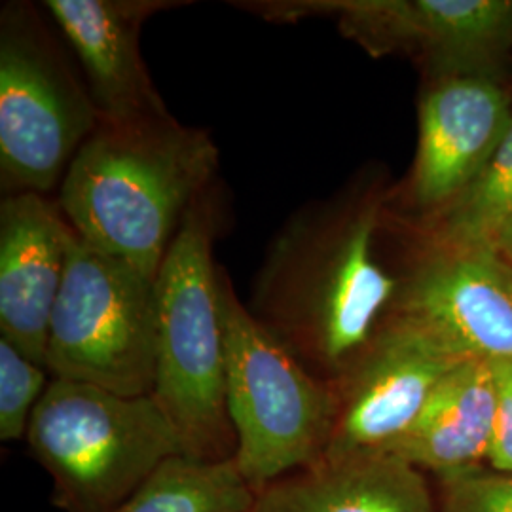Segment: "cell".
<instances>
[{
    "label": "cell",
    "instance_id": "6da1fadb",
    "mask_svg": "<svg viewBox=\"0 0 512 512\" xmlns=\"http://www.w3.org/2000/svg\"><path fill=\"white\" fill-rule=\"evenodd\" d=\"M382 192L296 209L270 241L247 308L332 389L391 323L401 275L378 256Z\"/></svg>",
    "mask_w": 512,
    "mask_h": 512
},
{
    "label": "cell",
    "instance_id": "7a4b0ae2",
    "mask_svg": "<svg viewBox=\"0 0 512 512\" xmlns=\"http://www.w3.org/2000/svg\"><path fill=\"white\" fill-rule=\"evenodd\" d=\"M211 135L169 114L99 120L59 186L74 232L101 251L158 277L184 215L215 184Z\"/></svg>",
    "mask_w": 512,
    "mask_h": 512
},
{
    "label": "cell",
    "instance_id": "3957f363",
    "mask_svg": "<svg viewBox=\"0 0 512 512\" xmlns=\"http://www.w3.org/2000/svg\"><path fill=\"white\" fill-rule=\"evenodd\" d=\"M219 188L184 215L156 277L158 349L152 399L177 431L186 458L224 463L236 454L226 404V342L220 308Z\"/></svg>",
    "mask_w": 512,
    "mask_h": 512
},
{
    "label": "cell",
    "instance_id": "277c9868",
    "mask_svg": "<svg viewBox=\"0 0 512 512\" xmlns=\"http://www.w3.org/2000/svg\"><path fill=\"white\" fill-rule=\"evenodd\" d=\"M31 454L63 512H110L137 494L183 444L152 399L52 378L29 423Z\"/></svg>",
    "mask_w": 512,
    "mask_h": 512
},
{
    "label": "cell",
    "instance_id": "5b68a950",
    "mask_svg": "<svg viewBox=\"0 0 512 512\" xmlns=\"http://www.w3.org/2000/svg\"><path fill=\"white\" fill-rule=\"evenodd\" d=\"M219 289L232 461L256 494L325 459L338 395L256 321L224 268Z\"/></svg>",
    "mask_w": 512,
    "mask_h": 512
},
{
    "label": "cell",
    "instance_id": "8992f818",
    "mask_svg": "<svg viewBox=\"0 0 512 512\" xmlns=\"http://www.w3.org/2000/svg\"><path fill=\"white\" fill-rule=\"evenodd\" d=\"M31 2L0 8L2 196H48L99 126V110L52 19Z\"/></svg>",
    "mask_w": 512,
    "mask_h": 512
},
{
    "label": "cell",
    "instance_id": "52a82bcc",
    "mask_svg": "<svg viewBox=\"0 0 512 512\" xmlns=\"http://www.w3.org/2000/svg\"><path fill=\"white\" fill-rule=\"evenodd\" d=\"M156 349V279L78 236L50 321V376L145 397Z\"/></svg>",
    "mask_w": 512,
    "mask_h": 512
},
{
    "label": "cell",
    "instance_id": "ba28073f",
    "mask_svg": "<svg viewBox=\"0 0 512 512\" xmlns=\"http://www.w3.org/2000/svg\"><path fill=\"white\" fill-rule=\"evenodd\" d=\"M238 8L272 23L330 16L368 54L414 55L433 80L488 74L512 46L511 0H275Z\"/></svg>",
    "mask_w": 512,
    "mask_h": 512
},
{
    "label": "cell",
    "instance_id": "9c48e42d",
    "mask_svg": "<svg viewBox=\"0 0 512 512\" xmlns=\"http://www.w3.org/2000/svg\"><path fill=\"white\" fill-rule=\"evenodd\" d=\"M395 315L461 361H512V262L495 245L418 239Z\"/></svg>",
    "mask_w": 512,
    "mask_h": 512
},
{
    "label": "cell",
    "instance_id": "30bf717a",
    "mask_svg": "<svg viewBox=\"0 0 512 512\" xmlns=\"http://www.w3.org/2000/svg\"><path fill=\"white\" fill-rule=\"evenodd\" d=\"M458 363L423 330L393 317L336 387L338 410L325 459L391 456Z\"/></svg>",
    "mask_w": 512,
    "mask_h": 512
},
{
    "label": "cell",
    "instance_id": "8fae6325",
    "mask_svg": "<svg viewBox=\"0 0 512 512\" xmlns=\"http://www.w3.org/2000/svg\"><path fill=\"white\" fill-rule=\"evenodd\" d=\"M511 99L490 74L435 78L421 95L416 160L406 198L420 217L461 196L501 143Z\"/></svg>",
    "mask_w": 512,
    "mask_h": 512
},
{
    "label": "cell",
    "instance_id": "7c38bea8",
    "mask_svg": "<svg viewBox=\"0 0 512 512\" xmlns=\"http://www.w3.org/2000/svg\"><path fill=\"white\" fill-rule=\"evenodd\" d=\"M78 234L59 203L23 192L0 203V338L46 368L55 302Z\"/></svg>",
    "mask_w": 512,
    "mask_h": 512
},
{
    "label": "cell",
    "instance_id": "4fadbf2b",
    "mask_svg": "<svg viewBox=\"0 0 512 512\" xmlns=\"http://www.w3.org/2000/svg\"><path fill=\"white\" fill-rule=\"evenodd\" d=\"M71 48L103 120L169 114L141 54L148 19L179 0H46L40 4Z\"/></svg>",
    "mask_w": 512,
    "mask_h": 512
},
{
    "label": "cell",
    "instance_id": "5bb4252c",
    "mask_svg": "<svg viewBox=\"0 0 512 512\" xmlns=\"http://www.w3.org/2000/svg\"><path fill=\"white\" fill-rule=\"evenodd\" d=\"M249 512H439L427 475L397 456L325 459L256 492Z\"/></svg>",
    "mask_w": 512,
    "mask_h": 512
},
{
    "label": "cell",
    "instance_id": "9a60e30c",
    "mask_svg": "<svg viewBox=\"0 0 512 512\" xmlns=\"http://www.w3.org/2000/svg\"><path fill=\"white\" fill-rule=\"evenodd\" d=\"M495 408L492 365L461 361L440 380L391 456L439 482L484 467L494 440Z\"/></svg>",
    "mask_w": 512,
    "mask_h": 512
},
{
    "label": "cell",
    "instance_id": "2e32d148",
    "mask_svg": "<svg viewBox=\"0 0 512 512\" xmlns=\"http://www.w3.org/2000/svg\"><path fill=\"white\" fill-rule=\"evenodd\" d=\"M512 215V118L501 143L471 186L450 205L420 217L416 238L433 245H494Z\"/></svg>",
    "mask_w": 512,
    "mask_h": 512
},
{
    "label": "cell",
    "instance_id": "e0dca14e",
    "mask_svg": "<svg viewBox=\"0 0 512 512\" xmlns=\"http://www.w3.org/2000/svg\"><path fill=\"white\" fill-rule=\"evenodd\" d=\"M253 499L234 461L207 463L179 456L110 512H249Z\"/></svg>",
    "mask_w": 512,
    "mask_h": 512
},
{
    "label": "cell",
    "instance_id": "ac0fdd59",
    "mask_svg": "<svg viewBox=\"0 0 512 512\" xmlns=\"http://www.w3.org/2000/svg\"><path fill=\"white\" fill-rule=\"evenodd\" d=\"M48 368L25 357L0 338V439L19 442L27 437L29 423L52 378Z\"/></svg>",
    "mask_w": 512,
    "mask_h": 512
},
{
    "label": "cell",
    "instance_id": "d6986e66",
    "mask_svg": "<svg viewBox=\"0 0 512 512\" xmlns=\"http://www.w3.org/2000/svg\"><path fill=\"white\" fill-rule=\"evenodd\" d=\"M439 484V512H512V473L484 465Z\"/></svg>",
    "mask_w": 512,
    "mask_h": 512
},
{
    "label": "cell",
    "instance_id": "ffe728a7",
    "mask_svg": "<svg viewBox=\"0 0 512 512\" xmlns=\"http://www.w3.org/2000/svg\"><path fill=\"white\" fill-rule=\"evenodd\" d=\"M495 380L494 440L488 456V467L512 473V361L492 365Z\"/></svg>",
    "mask_w": 512,
    "mask_h": 512
},
{
    "label": "cell",
    "instance_id": "44dd1931",
    "mask_svg": "<svg viewBox=\"0 0 512 512\" xmlns=\"http://www.w3.org/2000/svg\"><path fill=\"white\" fill-rule=\"evenodd\" d=\"M495 247L501 251V253H512V215L509 219L505 220V224L501 226L499 234L494 241Z\"/></svg>",
    "mask_w": 512,
    "mask_h": 512
},
{
    "label": "cell",
    "instance_id": "7402d4cb",
    "mask_svg": "<svg viewBox=\"0 0 512 512\" xmlns=\"http://www.w3.org/2000/svg\"><path fill=\"white\" fill-rule=\"evenodd\" d=\"M503 255L507 256V258L512 262V253H503Z\"/></svg>",
    "mask_w": 512,
    "mask_h": 512
}]
</instances>
